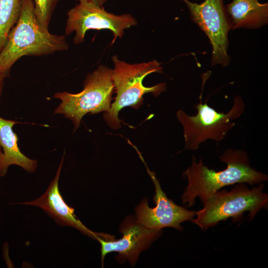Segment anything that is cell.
<instances>
[{
	"label": "cell",
	"instance_id": "cell-1",
	"mask_svg": "<svg viewBox=\"0 0 268 268\" xmlns=\"http://www.w3.org/2000/svg\"><path fill=\"white\" fill-rule=\"evenodd\" d=\"M219 157L227 167L217 172L204 165L201 159L197 162L193 157L191 165L184 173L188 182L182 196L185 205H193L198 197L202 202L226 186L245 183L260 184L268 179L267 175L251 166L248 154L243 150L228 149Z\"/></svg>",
	"mask_w": 268,
	"mask_h": 268
},
{
	"label": "cell",
	"instance_id": "cell-14",
	"mask_svg": "<svg viewBox=\"0 0 268 268\" xmlns=\"http://www.w3.org/2000/svg\"><path fill=\"white\" fill-rule=\"evenodd\" d=\"M22 3V0H0V52L19 18Z\"/></svg>",
	"mask_w": 268,
	"mask_h": 268
},
{
	"label": "cell",
	"instance_id": "cell-12",
	"mask_svg": "<svg viewBox=\"0 0 268 268\" xmlns=\"http://www.w3.org/2000/svg\"><path fill=\"white\" fill-rule=\"evenodd\" d=\"M17 122L4 119L0 117V176H4L10 165H16L26 171L34 172L37 162L29 158L20 150L17 141L18 138L12 130Z\"/></svg>",
	"mask_w": 268,
	"mask_h": 268
},
{
	"label": "cell",
	"instance_id": "cell-16",
	"mask_svg": "<svg viewBox=\"0 0 268 268\" xmlns=\"http://www.w3.org/2000/svg\"><path fill=\"white\" fill-rule=\"evenodd\" d=\"M79 1H88V2H91L93 3H94L95 4L100 6H103V4L107 0H76Z\"/></svg>",
	"mask_w": 268,
	"mask_h": 268
},
{
	"label": "cell",
	"instance_id": "cell-13",
	"mask_svg": "<svg viewBox=\"0 0 268 268\" xmlns=\"http://www.w3.org/2000/svg\"><path fill=\"white\" fill-rule=\"evenodd\" d=\"M225 7L231 29H256L268 23V2L262 3L259 0H233Z\"/></svg>",
	"mask_w": 268,
	"mask_h": 268
},
{
	"label": "cell",
	"instance_id": "cell-9",
	"mask_svg": "<svg viewBox=\"0 0 268 268\" xmlns=\"http://www.w3.org/2000/svg\"><path fill=\"white\" fill-rule=\"evenodd\" d=\"M139 157L144 163L154 185L155 193L153 200L156 206L154 208L149 207L147 200H143L135 208L136 219L149 229L161 230L165 227H173L182 230L181 223L192 221L195 216L196 211L178 205L169 200L162 191L155 173L147 167L142 155Z\"/></svg>",
	"mask_w": 268,
	"mask_h": 268
},
{
	"label": "cell",
	"instance_id": "cell-5",
	"mask_svg": "<svg viewBox=\"0 0 268 268\" xmlns=\"http://www.w3.org/2000/svg\"><path fill=\"white\" fill-rule=\"evenodd\" d=\"M112 72V69L101 65L87 75L84 88L80 92L56 93L54 97L61 100V102L55 109V114L65 115L77 128L85 115L108 111L114 89Z\"/></svg>",
	"mask_w": 268,
	"mask_h": 268
},
{
	"label": "cell",
	"instance_id": "cell-7",
	"mask_svg": "<svg viewBox=\"0 0 268 268\" xmlns=\"http://www.w3.org/2000/svg\"><path fill=\"white\" fill-rule=\"evenodd\" d=\"M183 0L191 19L209 39L212 48V66H228L230 61L227 54L228 34L231 25L223 0H204L200 3Z\"/></svg>",
	"mask_w": 268,
	"mask_h": 268
},
{
	"label": "cell",
	"instance_id": "cell-3",
	"mask_svg": "<svg viewBox=\"0 0 268 268\" xmlns=\"http://www.w3.org/2000/svg\"><path fill=\"white\" fill-rule=\"evenodd\" d=\"M112 61L114 65L112 80L116 96L109 111L105 112L104 118L110 128L117 130L121 127L118 115L123 108H138L142 104L145 94L151 93L157 96L165 91L166 84L160 83L151 87H146L142 84L147 75L162 72L161 64L156 60L130 64L115 56L112 57Z\"/></svg>",
	"mask_w": 268,
	"mask_h": 268
},
{
	"label": "cell",
	"instance_id": "cell-17",
	"mask_svg": "<svg viewBox=\"0 0 268 268\" xmlns=\"http://www.w3.org/2000/svg\"><path fill=\"white\" fill-rule=\"evenodd\" d=\"M4 77H5V76L2 74L0 73V97L1 94L2 85H3V81Z\"/></svg>",
	"mask_w": 268,
	"mask_h": 268
},
{
	"label": "cell",
	"instance_id": "cell-6",
	"mask_svg": "<svg viewBox=\"0 0 268 268\" xmlns=\"http://www.w3.org/2000/svg\"><path fill=\"white\" fill-rule=\"evenodd\" d=\"M245 107L242 98L237 95L226 113L217 112L201 100L195 106L197 113L195 116L188 115L184 110H179L176 116L183 128L185 148L196 150L201 143L208 139L217 142L222 140L235 126L232 121L242 115Z\"/></svg>",
	"mask_w": 268,
	"mask_h": 268
},
{
	"label": "cell",
	"instance_id": "cell-2",
	"mask_svg": "<svg viewBox=\"0 0 268 268\" xmlns=\"http://www.w3.org/2000/svg\"><path fill=\"white\" fill-rule=\"evenodd\" d=\"M68 48L65 36L53 34L39 24L33 0H22L19 18L0 52V73L6 77L22 56L46 55Z\"/></svg>",
	"mask_w": 268,
	"mask_h": 268
},
{
	"label": "cell",
	"instance_id": "cell-4",
	"mask_svg": "<svg viewBox=\"0 0 268 268\" xmlns=\"http://www.w3.org/2000/svg\"><path fill=\"white\" fill-rule=\"evenodd\" d=\"M264 188L261 183L252 189L239 183L230 191L218 190L202 202L203 208L196 211L191 221L204 231L230 217L238 221L246 211L252 219L261 209L268 208V195Z\"/></svg>",
	"mask_w": 268,
	"mask_h": 268
},
{
	"label": "cell",
	"instance_id": "cell-10",
	"mask_svg": "<svg viewBox=\"0 0 268 268\" xmlns=\"http://www.w3.org/2000/svg\"><path fill=\"white\" fill-rule=\"evenodd\" d=\"M120 231L123 234L120 239H97L101 246L102 266L105 256L112 252L118 253L117 259L119 261L128 260L131 265H134L140 253L146 249L161 233V230L145 227L136 218L131 216L122 223Z\"/></svg>",
	"mask_w": 268,
	"mask_h": 268
},
{
	"label": "cell",
	"instance_id": "cell-11",
	"mask_svg": "<svg viewBox=\"0 0 268 268\" xmlns=\"http://www.w3.org/2000/svg\"><path fill=\"white\" fill-rule=\"evenodd\" d=\"M63 160L64 157L54 179L50 183L46 192L35 200L19 203L39 207L60 225L73 227L96 240L99 238L105 240L114 239L113 236L96 233L87 228L75 216L74 208L68 206L64 201L59 189V180Z\"/></svg>",
	"mask_w": 268,
	"mask_h": 268
},
{
	"label": "cell",
	"instance_id": "cell-15",
	"mask_svg": "<svg viewBox=\"0 0 268 268\" xmlns=\"http://www.w3.org/2000/svg\"><path fill=\"white\" fill-rule=\"evenodd\" d=\"M35 13L39 24L48 30L50 19L58 0H33Z\"/></svg>",
	"mask_w": 268,
	"mask_h": 268
},
{
	"label": "cell",
	"instance_id": "cell-8",
	"mask_svg": "<svg viewBox=\"0 0 268 268\" xmlns=\"http://www.w3.org/2000/svg\"><path fill=\"white\" fill-rule=\"evenodd\" d=\"M67 15L65 33L68 35L75 32L73 42L75 44L84 42L89 30H111L114 40L122 38L125 29L137 24L135 19L129 14L115 15L94 3L84 1H79L67 12Z\"/></svg>",
	"mask_w": 268,
	"mask_h": 268
}]
</instances>
